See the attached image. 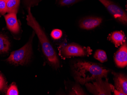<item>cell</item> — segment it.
Masks as SVG:
<instances>
[{
	"mask_svg": "<svg viewBox=\"0 0 127 95\" xmlns=\"http://www.w3.org/2000/svg\"><path fill=\"white\" fill-rule=\"evenodd\" d=\"M32 42L31 39L23 47L11 52L6 61L15 65H24L28 63L32 56Z\"/></svg>",
	"mask_w": 127,
	"mask_h": 95,
	"instance_id": "3957f363",
	"label": "cell"
},
{
	"mask_svg": "<svg viewBox=\"0 0 127 95\" xmlns=\"http://www.w3.org/2000/svg\"><path fill=\"white\" fill-rule=\"evenodd\" d=\"M103 78L99 77L92 81V83L90 82L85 84L88 90L94 95H111L112 92L115 89V87L108 82V79L105 78V80Z\"/></svg>",
	"mask_w": 127,
	"mask_h": 95,
	"instance_id": "277c9868",
	"label": "cell"
},
{
	"mask_svg": "<svg viewBox=\"0 0 127 95\" xmlns=\"http://www.w3.org/2000/svg\"><path fill=\"white\" fill-rule=\"evenodd\" d=\"M7 12L6 2L2 0H0V13L4 15Z\"/></svg>",
	"mask_w": 127,
	"mask_h": 95,
	"instance_id": "ffe728a7",
	"label": "cell"
},
{
	"mask_svg": "<svg viewBox=\"0 0 127 95\" xmlns=\"http://www.w3.org/2000/svg\"><path fill=\"white\" fill-rule=\"evenodd\" d=\"M7 86L6 82L4 77L0 73V92L4 91Z\"/></svg>",
	"mask_w": 127,
	"mask_h": 95,
	"instance_id": "d6986e66",
	"label": "cell"
},
{
	"mask_svg": "<svg viewBox=\"0 0 127 95\" xmlns=\"http://www.w3.org/2000/svg\"><path fill=\"white\" fill-rule=\"evenodd\" d=\"M70 94V95H86L82 89L78 85H76L73 87Z\"/></svg>",
	"mask_w": 127,
	"mask_h": 95,
	"instance_id": "9a60e30c",
	"label": "cell"
},
{
	"mask_svg": "<svg viewBox=\"0 0 127 95\" xmlns=\"http://www.w3.org/2000/svg\"><path fill=\"white\" fill-rule=\"evenodd\" d=\"M115 19L123 24H127V16L125 11L110 0H99Z\"/></svg>",
	"mask_w": 127,
	"mask_h": 95,
	"instance_id": "8992f818",
	"label": "cell"
},
{
	"mask_svg": "<svg viewBox=\"0 0 127 95\" xmlns=\"http://www.w3.org/2000/svg\"><path fill=\"white\" fill-rule=\"evenodd\" d=\"M4 17L9 30L13 33H18L20 30V27L17 20L16 13H9L5 15Z\"/></svg>",
	"mask_w": 127,
	"mask_h": 95,
	"instance_id": "30bf717a",
	"label": "cell"
},
{
	"mask_svg": "<svg viewBox=\"0 0 127 95\" xmlns=\"http://www.w3.org/2000/svg\"><path fill=\"white\" fill-rule=\"evenodd\" d=\"M31 7H28L26 18L27 24L36 33L41 44L43 52L49 64L53 68L57 69L60 66V60L57 54L45 32L31 13Z\"/></svg>",
	"mask_w": 127,
	"mask_h": 95,
	"instance_id": "7a4b0ae2",
	"label": "cell"
},
{
	"mask_svg": "<svg viewBox=\"0 0 127 95\" xmlns=\"http://www.w3.org/2000/svg\"><path fill=\"white\" fill-rule=\"evenodd\" d=\"M60 54L63 58L71 57L89 56L92 54L93 50L90 47L80 46L75 43H71L59 48Z\"/></svg>",
	"mask_w": 127,
	"mask_h": 95,
	"instance_id": "5b68a950",
	"label": "cell"
},
{
	"mask_svg": "<svg viewBox=\"0 0 127 95\" xmlns=\"http://www.w3.org/2000/svg\"><path fill=\"white\" fill-rule=\"evenodd\" d=\"M80 0H59V3L61 6H69L75 4Z\"/></svg>",
	"mask_w": 127,
	"mask_h": 95,
	"instance_id": "e0dca14e",
	"label": "cell"
},
{
	"mask_svg": "<svg viewBox=\"0 0 127 95\" xmlns=\"http://www.w3.org/2000/svg\"><path fill=\"white\" fill-rule=\"evenodd\" d=\"M114 76L115 89L125 95L127 94V78L124 74L115 72H112Z\"/></svg>",
	"mask_w": 127,
	"mask_h": 95,
	"instance_id": "52a82bcc",
	"label": "cell"
},
{
	"mask_svg": "<svg viewBox=\"0 0 127 95\" xmlns=\"http://www.w3.org/2000/svg\"><path fill=\"white\" fill-rule=\"evenodd\" d=\"M72 70L75 80L81 85H85L99 77L106 78L110 71L97 64L82 60L73 63Z\"/></svg>",
	"mask_w": 127,
	"mask_h": 95,
	"instance_id": "6da1fadb",
	"label": "cell"
},
{
	"mask_svg": "<svg viewBox=\"0 0 127 95\" xmlns=\"http://www.w3.org/2000/svg\"><path fill=\"white\" fill-rule=\"evenodd\" d=\"M114 92V95H125L123 93H122V92H120V91H118L116 89H114V91H113Z\"/></svg>",
	"mask_w": 127,
	"mask_h": 95,
	"instance_id": "7402d4cb",
	"label": "cell"
},
{
	"mask_svg": "<svg viewBox=\"0 0 127 95\" xmlns=\"http://www.w3.org/2000/svg\"><path fill=\"white\" fill-rule=\"evenodd\" d=\"M114 60L116 65L120 68H124L127 65V45L124 42L119 49L114 57Z\"/></svg>",
	"mask_w": 127,
	"mask_h": 95,
	"instance_id": "ba28073f",
	"label": "cell"
},
{
	"mask_svg": "<svg viewBox=\"0 0 127 95\" xmlns=\"http://www.w3.org/2000/svg\"><path fill=\"white\" fill-rule=\"evenodd\" d=\"M10 47V43L7 37L0 33V54L8 53Z\"/></svg>",
	"mask_w": 127,
	"mask_h": 95,
	"instance_id": "7c38bea8",
	"label": "cell"
},
{
	"mask_svg": "<svg viewBox=\"0 0 127 95\" xmlns=\"http://www.w3.org/2000/svg\"><path fill=\"white\" fill-rule=\"evenodd\" d=\"M109 39L116 47L122 45L125 42V35L122 32L115 31L109 37Z\"/></svg>",
	"mask_w": 127,
	"mask_h": 95,
	"instance_id": "8fae6325",
	"label": "cell"
},
{
	"mask_svg": "<svg viewBox=\"0 0 127 95\" xmlns=\"http://www.w3.org/2000/svg\"><path fill=\"white\" fill-rule=\"evenodd\" d=\"M25 3L28 7L37 5L40 1V0H24Z\"/></svg>",
	"mask_w": 127,
	"mask_h": 95,
	"instance_id": "44dd1931",
	"label": "cell"
},
{
	"mask_svg": "<svg viewBox=\"0 0 127 95\" xmlns=\"http://www.w3.org/2000/svg\"><path fill=\"white\" fill-rule=\"evenodd\" d=\"M101 18L90 17L86 18L80 21L79 26L81 29L90 30L95 29L102 23Z\"/></svg>",
	"mask_w": 127,
	"mask_h": 95,
	"instance_id": "9c48e42d",
	"label": "cell"
},
{
	"mask_svg": "<svg viewBox=\"0 0 127 95\" xmlns=\"http://www.w3.org/2000/svg\"><path fill=\"white\" fill-rule=\"evenodd\" d=\"M3 1H5L6 2H7V1H8V0H2Z\"/></svg>",
	"mask_w": 127,
	"mask_h": 95,
	"instance_id": "603a6c76",
	"label": "cell"
},
{
	"mask_svg": "<svg viewBox=\"0 0 127 95\" xmlns=\"http://www.w3.org/2000/svg\"><path fill=\"white\" fill-rule=\"evenodd\" d=\"M94 57L101 63H104L107 61V57L106 53L102 50H97L95 52Z\"/></svg>",
	"mask_w": 127,
	"mask_h": 95,
	"instance_id": "5bb4252c",
	"label": "cell"
},
{
	"mask_svg": "<svg viewBox=\"0 0 127 95\" xmlns=\"http://www.w3.org/2000/svg\"><path fill=\"white\" fill-rule=\"evenodd\" d=\"M62 34V31L60 30L55 29L51 32V36L53 39H58L61 38Z\"/></svg>",
	"mask_w": 127,
	"mask_h": 95,
	"instance_id": "ac0fdd59",
	"label": "cell"
},
{
	"mask_svg": "<svg viewBox=\"0 0 127 95\" xmlns=\"http://www.w3.org/2000/svg\"><path fill=\"white\" fill-rule=\"evenodd\" d=\"M7 95H18L19 94L18 89L16 86L15 85H11L10 86L7 91Z\"/></svg>",
	"mask_w": 127,
	"mask_h": 95,
	"instance_id": "2e32d148",
	"label": "cell"
},
{
	"mask_svg": "<svg viewBox=\"0 0 127 95\" xmlns=\"http://www.w3.org/2000/svg\"><path fill=\"white\" fill-rule=\"evenodd\" d=\"M20 4V0H8L6 2L7 12L17 13Z\"/></svg>",
	"mask_w": 127,
	"mask_h": 95,
	"instance_id": "4fadbf2b",
	"label": "cell"
}]
</instances>
